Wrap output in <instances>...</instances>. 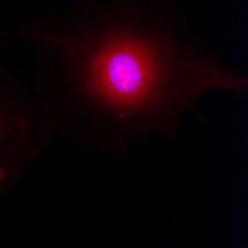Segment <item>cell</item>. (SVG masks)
<instances>
[{
  "label": "cell",
  "instance_id": "7a4b0ae2",
  "mask_svg": "<svg viewBox=\"0 0 248 248\" xmlns=\"http://www.w3.org/2000/svg\"><path fill=\"white\" fill-rule=\"evenodd\" d=\"M54 134L36 94L0 67V196L48 149Z\"/></svg>",
  "mask_w": 248,
  "mask_h": 248
},
{
  "label": "cell",
  "instance_id": "6da1fadb",
  "mask_svg": "<svg viewBox=\"0 0 248 248\" xmlns=\"http://www.w3.org/2000/svg\"><path fill=\"white\" fill-rule=\"evenodd\" d=\"M54 132L111 156L174 137L198 101L248 79L205 48L171 0H76L21 31Z\"/></svg>",
  "mask_w": 248,
  "mask_h": 248
}]
</instances>
